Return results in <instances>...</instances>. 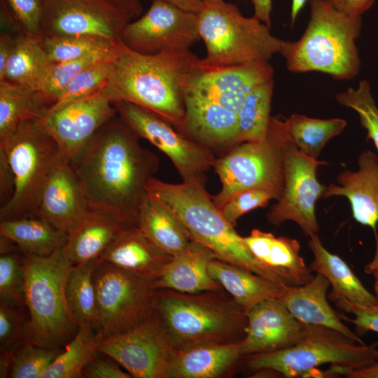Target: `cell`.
<instances>
[{
    "mask_svg": "<svg viewBox=\"0 0 378 378\" xmlns=\"http://www.w3.org/2000/svg\"><path fill=\"white\" fill-rule=\"evenodd\" d=\"M239 342H210L175 351L169 378H218L242 357Z\"/></svg>",
    "mask_w": 378,
    "mask_h": 378,
    "instance_id": "cell-26",
    "label": "cell"
},
{
    "mask_svg": "<svg viewBox=\"0 0 378 378\" xmlns=\"http://www.w3.org/2000/svg\"><path fill=\"white\" fill-rule=\"evenodd\" d=\"M73 265L62 248L48 256L24 254V301L29 316L24 325L25 340L56 348L76 335L79 326L65 293Z\"/></svg>",
    "mask_w": 378,
    "mask_h": 378,
    "instance_id": "cell-7",
    "label": "cell"
},
{
    "mask_svg": "<svg viewBox=\"0 0 378 378\" xmlns=\"http://www.w3.org/2000/svg\"><path fill=\"white\" fill-rule=\"evenodd\" d=\"M254 8V16L269 27L271 24L272 0H251Z\"/></svg>",
    "mask_w": 378,
    "mask_h": 378,
    "instance_id": "cell-54",
    "label": "cell"
},
{
    "mask_svg": "<svg viewBox=\"0 0 378 378\" xmlns=\"http://www.w3.org/2000/svg\"><path fill=\"white\" fill-rule=\"evenodd\" d=\"M113 6L126 13L132 20L136 19L142 13L140 0H108Z\"/></svg>",
    "mask_w": 378,
    "mask_h": 378,
    "instance_id": "cell-53",
    "label": "cell"
},
{
    "mask_svg": "<svg viewBox=\"0 0 378 378\" xmlns=\"http://www.w3.org/2000/svg\"><path fill=\"white\" fill-rule=\"evenodd\" d=\"M24 258L17 251L0 257L1 302L20 307L25 306Z\"/></svg>",
    "mask_w": 378,
    "mask_h": 378,
    "instance_id": "cell-43",
    "label": "cell"
},
{
    "mask_svg": "<svg viewBox=\"0 0 378 378\" xmlns=\"http://www.w3.org/2000/svg\"><path fill=\"white\" fill-rule=\"evenodd\" d=\"M272 199L276 200L275 196L266 190H246L230 199L220 210L227 220L234 226L241 216L253 209L266 206Z\"/></svg>",
    "mask_w": 378,
    "mask_h": 378,
    "instance_id": "cell-46",
    "label": "cell"
},
{
    "mask_svg": "<svg viewBox=\"0 0 378 378\" xmlns=\"http://www.w3.org/2000/svg\"><path fill=\"white\" fill-rule=\"evenodd\" d=\"M289 139L281 115L271 116L265 136L259 141L236 144L214 164L221 189L212 197L220 209L240 192L262 189L277 200L285 183L284 151Z\"/></svg>",
    "mask_w": 378,
    "mask_h": 378,
    "instance_id": "cell-10",
    "label": "cell"
},
{
    "mask_svg": "<svg viewBox=\"0 0 378 378\" xmlns=\"http://www.w3.org/2000/svg\"><path fill=\"white\" fill-rule=\"evenodd\" d=\"M273 75L269 62L214 66L200 59L185 84V115L177 130L211 150H230L237 144V116L246 94Z\"/></svg>",
    "mask_w": 378,
    "mask_h": 378,
    "instance_id": "cell-2",
    "label": "cell"
},
{
    "mask_svg": "<svg viewBox=\"0 0 378 378\" xmlns=\"http://www.w3.org/2000/svg\"><path fill=\"white\" fill-rule=\"evenodd\" d=\"M14 175L4 152L0 150L1 206L8 202L14 192Z\"/></svg>",
    "mask_w": 378,
    "mask_h": 378,
    "instance_id": "cell-49",
    "label": "cell"
},
{
    "mask_svg": "<svg viewBox=\"0 0 378 378\" xmlns=\"http://www.w3.org/2000/svg\"><path fill=\"white\" fill-rule=\"evenodd\" d=\"M329 286L328 279L316 273L303 285H285L279 300L302 323L333 329L364 344L360 336L342 322L340 314L330 306L327 295Z\"/></svg>",
    "mask_w": 378,
    "mask_h": 378,
    "instance_id": "cell-22",
    "label": "cell"
},
{
    "mask_svg": "<svg viewBox=\"0 0 378 378\" xmlns=\"http://www.w3.org/2000/svg\"><path fill=\"white\" fill-rule=\"evenodd\" d=\"M88 210L85 194L73 165L62 155L43 184L35 216L68 234Z\"/></svg>",
    "mask_w": 378,
    "mask_h": 378,
    "instance_id": "cell-20",
    "label": "cell"
},
{
    "mask_svg": "<svg viewBox=\"0 0 378 378\" xmlns=\"http://www.w3.org/2000/svg\"><path fill=\"white\" fill-rule=\"evenodd\" d=\"M14 175V192L0 209L1 221L35 216L43 184L62 155L39 119L22 123L0 141Z\"/></svg>",
    "mask_w": 378,
    "mask_h": 378,
    "instance_id": "cell-11",
    "label": "cell"
},
{
    "mask_svg": "<svg viewBox=\"0 0 378 378\" xmlns=\"http://www.w3.org/2000/svg\"><path fill=\"white\" fill-rule=\"evenodd\" d=\"M125 226L107 215L88 210L68 233L63 252L73 265L97 260Z\"/></svg>",
    "mask_w": 378,
    "mask_h": 378,
    "instance_id": "cell-27",
    "label": "cell"
},
{
    "mask_svg": "<svg viewBox=\"0 0 378 378\" xmlns=\"http://www.w3.org/2000/svg\"><path fill=\"white\" fill-rule=\"evenodd\" d=\"M98 259L74 265L67 278L66 298L79 327L93 322L96 306L93 272Z\"/></svg>",
    "mask_w": 378,
    "mask_h": 378,
    "instance_id": "cell-37",
    "label": "cell"
},
{
    "mask_svg": "<svg viewBox=\"0 0 378 378\" xmlns=\"http://www.w3.org/2000/svg\"><path fill=\"white\" fill-rule=\"evenodd\" d=\"M338 10L350 15H362L375 0H326Z\"/></svg>",
    "mask_w": 378,
    "mask_h": 378,
    "instance_id": "cell-50",
    "label": "cell"
},
{
    "mask_svg": "<svg viewBox=\"0 0 378 378\" xmlns=\"http://www.w3.org/2000/svg\"><path fill=\"white\" fill-rule=\"evenodd\" d=\"M162 1L174 5L186 11L198 13L202 8L203 0H152Z\"/></svg>",
    "mask_w": 378,
    "mask_h": 378,
    "instance_id": "cell-55",
    "label": "cell"
},
{
    "mask_svg": "<svg viewBox=\"0 0 378 378\" xmlns=\"http://www.w3.org/2000/svg\"><path fill=\"white\" fill-rule=\"evenodd\" d=\"M337 374L348 378H378V358L370 365L360 368L337 369Z\"/></svg>",
    "mask_w": 378,
    "mask_h": 378,
    "instance_id": "cell-52",
    "label": "cell"
},
{
    "mask_svg": "<svg viewBox=\"0 0 378 378\" xmlns=\"http://www.w3.org/2000/svg\"><path fill=\"white\" fill-rule=\"evenodd\" d=\"M41 38L43 47L52 63L77 59L96 52L113 51L120 43L90 35Z\"/></svg>",
    "mask_w": 378,
    "mask_h": 378,
    "instance_id": "cell-38",
    "label": "cell"
},
{
    "mask_svg": "<svg viewBox=\"0 0 378 378\" xmlns=\"http://www.w3.org/2000/svg\"><path fill=\"white\" fill-rule=\"evenodd\" d=\"M132 20L108 0H42L40 36L90 35L122 42Z\"/></svg>",
    "mask_w": 378,
    "mask_h": 378,
    "instance_id": "cell-17",
    "label": "cell"
},
{
    "mask_svg": "<svg viewBox=\"0 0 378 378\" xmlns=\"http://www.w3.org/2000/svg\"><path fill=\"white\" fill-rule=\"evenodd\" d=\"M139 139L117 115L102 126L71 162L88 210L128 226H137L148 195L146 184L160 166L158 158L143 148Z\"/></svg>",
    "mask_w": 378,
    "mask_h": 378,
    "instance_id": "cell-1",
    "label": "cell"
},
{
    "mask_svg": "<svg viewBox=\"0 0 378 378\" xmlns=\"http://www.w3.org/2000/svg\"><path fill=\"white\" fill-rule=\"evenodd\" d=\"M115 52L111 57L94 63L76 75L48 111L102 92L111 71Z\"/></svg>",
    "mask_w": 378,
    "mask_h": 378,
    "instance_id": "cell-40",
    "label": "cell"
},
{
    "mask_svg": "<svg viewBox=\"0 0 378 378\" xmlns=\"http://www.w3.org/2000/svg\"><path fill=\"white\" fill-rule=\"evenodd\" d=\"M307 1V0H292L290 8L291 25H293L295 22L299 13L303 8Z\"/></svg>",
    "mask_w": 378,
    "mask_h": 378,
    "instance_id": "cell-57",
    "label": "cell"
},
{
    "mask_svg": "<svg viewBox=\"0 0 378 378\" xmlns=\"http://www.w3.org/2000/svg\"><path fill=\"white\" fill-rule=\"evenodd\" d=\"M223 290H155L154 312L175 351L204 343L241 341L246 311Z\"/></svg>",
    "mask_w": 378,
    "mask_h": 378,
    "instance_id": "cell-4",
    "label": "cell"
},
{
    "mask_svg": "<svg viewBox=\"0 0 378 378\" xmlns=\"http://www.w3.org/2000/svg\"><path fill=\"white\" fill-rule=\"evenodd\" d=\"M172 258L155 246L137 226L125 225L99 259L155 281Z\"/></svg>",
    "mask_w": 378,
    "mask_h": 378,
    "instance_id": "cell-23",
    "label": "cell"
},
{
    "mask_svg": "<svg viewBox=\"0 0 378 378\" xmlns=\"http://www.w3.org/2000/svg\"><path fill=\"white\" fill-rule=\"evenodd\" d=\"M20 35L1 31L0 34V80H2L8 60Z\"/></svg>",
    "mask_w": 378,
    "mask_h": 378,
    "instance_id": "cell-51",
    "label": "cell"
},
{
    "mask_svg": "<svg viewBox=\"0 0 378 378\" xmlns=\"http://www.w3.org/2000/svg\"><path fill=\"white\" fill-rule=\"evenodd\" d=\"M97 349L135 378H169L175 353L155 312L136 327L101 340Z\"/></svg>",
    "mask_w": 378,
    "mask_h": 378,
    "instance_id": "cell-16",
    "label": "cell"
},
{
    "mask_svg": "<svg viewBox=\"0 0 378 378\" xmlns=\"http://www.w3.org/2000/svg\"><path fill=\"white\" fill-rule=\"evenodd\" d=\"M51 63L40 36L20 35L0 82L39 90Z\"/></svg>",
    "mask_w": 378,
    "mask_h": 378,
    "instance_id": "cell-33",
    "label": "cell"
},
{
    "mask_svg": "<svg viewBox=\"0 0 378 378\" xmlns=\"http://www.w3.org/2000/svg\"><path fill=\"white\" fill-rule=\"evenodd\" d=\"M62 351L61 347H45L24 340L11 351H6L8 377L41 378Z\"/></svg>",
    "mask_w": 378,
    "mask_h": 378,
    "instance_id": "cell-39",
    "label": "cell"
},
{
    "mask_svg": "<svg viewBox=\"0 0 378 378\" xmlns=\"http://www.w3.org/2000/svg\"><path fill=\"white\" fill-rule=\"evenodd\" d=\"M201 40L197 13L162 1H153L148 11L125 27L122 43L143 54L178 52Z\"/></svg>",
    "mask_w": 378,
    "mask_h": 378,
    "instance_id": "cell-15",
    "label": "cell"
},
{
    "mask_svg": "<svg viewBox=\"0 0 378 378\" xmlns=\"http://www.w3.org/2000/svg\"><path fill=\"white\" fill-rule=\"evenodd\" d=\"M117 115L113 103L99 92L50 111L39 120L63 156L72 162L99 129Z\"/></svg>",
    "mask_w": 378,
    "mask_h": 378,
    "instance_id": "cell-18",
    "label": "cell"
},
{
    "mask_svg": "<svg viewBox=\"0 0 378 378\" xmlns=\"http://www.w3.org/2000/svg\"><path fill=\"white\" fill-rule=\"evenodd\" d=\"M328 298L337 307L354 316V318H349L340 314L342 319L355 326L356 333L360 337L368 331L378 333V305L367 306L354 303L332 290Z\"/></svg>",
    "mask_w": 378,
    "mask_h": 378,
    "instance_id": "cell-45",
    "label": "cell"
},
{
    "mask_svg": "<svg viewBox=\"0 0 378 378\" xmlns=\"http://www.w3.org/2000/svg\"><path fill=\"white\" fill-rule=\"evenodd\" d=\"M246 357L248 368L255 372L307 377L321 375L317 368L323 365L344 370L370 365L378 358V342L361 344L333 329L304 324V335L295 344Z\"/></svg>",
    "mask_w": 378,
    "mask_h": 378,
    "instance_id": "cell-9",
    "label": "cell"
},
{
    "mask_svg": "<svg viewBox=\"0 0 378 378\" xmlns=\"http://www.w3.org/2000/svg\"><path fill=\"white\" fill-rule=\"evenodd\" d=\"M115 360L97 358V355L85 366L83 377L88 378H130L129 372L121 369Z\"/></svg>",
    "mask_w": 378,
    "mask_h": 378,
    "instance_id": "cell-48",
    "label": "cell"
},
{
    "mask_svg": "<svg viewBox=\"0 0 378 378\" xmlns=\"http://www.w3.org/2000/svg\"><path fill=\"white\" fill-rule=\"evenodd\" d=\"M51 106L38 89L0 82V141L24 122L42 118Z\"/></svg>",
    "mask_w": 378,
    "mask_h": 378,
    "instance_id": "cell-31",
    "label": "cell"
},
{
    "mask_svg": "<svg viewBox=\"0 0 378 378\" xmlns=\"http://www.w3.org/2000/svg\"><path fill=\"white\" fill-rule=\"evenodd\" d=\"M243 242L262 265L279 275L288 285H303L314 276L301 256L299 242L287 237L253 229Z\"/></svg>",
    "mask_w": 378,
    "mask_h": 378,
    "instance_id": "cell-24",
    "label": "cell"
},
{
    "mask_svg": "<svg viewBox=\"0 0 378 378\" xmlns=\"http://www.w3.org/2000/svg\"><path fill=\"white\" fill-rule=\"evenodd\" d=\"M208 270L211 277L246 311L264 300L279 299L286 285L218 258L210 261Z\"/></svg>",
    "mask_w": 378,
    "mask_h": 378,
    "instance_id": "cell-29",
    "label": "cell"
},
{
    "mask_svg": "<svg viewBox=\"0 0 378 378\" xmlns=\"http://www.w3.org/2000/svg\"><path fill=\"white\" fill-rule=\"evenodd\" d=\"M200 59L190 50L148 55L119 43L102 93L160 115L178 130L185 115L183 89Z\"/></svg>",
    "mask_w": 378,
    "mask_h": 378,
    "instance_id": "cell-3",
    "label": "cell"
},
{
    "mask_svg": "<svg viewBox=\"0 0 378 378\" xmlns=\"http://www.w3.org/2000/svg\"><path fill=\"white\" fill-rule=\"evenodd\" d=\"M342 118L320 119L301 114H292L285 118L287 134L305 155L317 159L326 144L339 135L346 127Z\"/></svg>",
    "mask_w": 378,
    "mask_h": 378,
    "instance_id": "cell-34",
    "label": "cell"
},
{
    "mask_svg": "<svg viewBox=\"0 0 378 378\" xmlns=\"http://www.w3.org/2000/svg\"><path fill=\"white\" fill-rule=\"evenodd\" d=\"M137 227L155 246L172 256L185 252L195 241L182 220L148 192L140 209Z\"/></svg>",
    "mask_w": 378,
    "mask_h": 378,
    "instance_id": "cell-28",
    "label": "cell"
},
{
    "mask_svg": "<svg viewBox=\"0 0 378 378\" xmlns=\"http://www.w3.org/2000/svg\"><path fill=\"white\" fill-rule=\"evenodd\" d=\"M197 27L206 46L200 61L207 66L269 62L284 42L271 34L268 25L254 15L244 16L236 5L224 0H203Z\"/></svg>",
    "mask_w": 378,
    "mask_h": 378,
    "instance_id": "cell-8",
    "label": "cell"
},
{
    "mask_svg": "<svg viewBox=\"0 0 378 378\" xmlns=\"http://www.w3.org/2000/svg\"><path fill=\"white\" fill-rule=\"evenodd\" d=\"M335 99L358 113L360 124L367 132V139L372 141L378 150V106L370 82L360 80L356 88H349L337 93Z\"/></svg>",
    "mask_w": 378,
    "mask_h": 378,
    "instance_id": "cell-42",
    "label": "cell"
},
{
    "mask_svg": "<svg viewBox=\"0 0 378 378\" xmlns=\"http://www.w3.org/2000/svg\"><path fill=\"white\" fill-rule=\"evenodd\" d=\"M247 325L239 342L242 356L284 349L298 343L304 324L278 298L264 300L246 311Z\"/></svg>",
    "mask_w": 378,
    "mask_h": 378,
    "instance_id": "cell-19",
    "label": "cell"
},
{
    "mask_svg": "<svg viewBox=\"0 0 378 378\" xmlns=\"http://www.w3.org/2000/svg\"><path fill=\"white\" fill-rule=\"evenodd\" d=\"M20 307L0 303L1 351H9L25 340L24 319Z\"/></svg>",
    "mask_w": 378,
    "mask_h": 378,
    "instance_id": "cell-47",
    "label": "cell"
},
{
    "mask_svg": "<svg viewBox=\"0 0 378 378\" xmlns=\"http://www.w3.org/2000/svg\"><path fill=\"white\" fill-rule=\"evenodd\" d=\"M99 338L92 325L80 326L74 337L41 374V378H79L99 351Z\"/></svg>",
    "mask_w": 378,
    "mask_h": 378,
    "instance_id": "cell-36",
    "label": "cell"
},
{
    "mask_svg": "<svg viewBox=\"0 0 378 378\" xmlns=\"http://www.w3.org/2000/svg\"><path fill=\"white\" fill-rule=\"evenodd\" d=\"M0 235L15 242L23 254L34 256L52 254L68 239L67 234L37 216L1 221Z\"/></svg>",
    "mask_w": 378,
    "mask_h": 378,
    "instance_id": "cell-32",
    "label": "cell"
},
{
    "mask_svg": "<svg viewBox=\"0 0 378 378\" xmlns=\"http://www.w3.org/2000/svg\"><path fill=\"white\" fill-rule=\"evenodd\" d=\"M365 270L374 278V289L378 302V240H376V251L372 260L366 266Z\"/></svg>",
    "mask_w": 378,
    "mask_h": 378,
    "instance_id": "cell-56",
    "label": "cell"
},
{
    "mask_svg": "<svg viewBox=\"0 0 378 378\" xmlns=\"http://www.w3.org/2000/svg\"><path fill=\"white\" fill-rule=\"evenodd\" d=\"M21 34L40 36L42 0H0Z\"/></svg>",
    "mask_w": 378,
    "mask_h": 378,
    "instance_id": "cell-44",
    "label": "cell"
},
{
    "mask_svg": "<svg viewBox=\"0 0 378 378\" xmlns=\"http://www.w3.org/2000/svg\"><path fill=\"white\" fill-rule=\"evenodd\" d=\"M146 190L172 210L186 225L193 239L211 249L216 258L286 284L249 252L242 237L214 204L204 183L183 181L174 184L152 177Z\"/></svg>",
    "mask_w": 378,
    "mask_h": 378,
    "instance_id": "cell-6",
    "label": "cell"
},
{
    "mask_svg": "<svg viewBox=\"0 0 378 378\" xmlns=\"http://www.w3.org/2000/svg\"><path fill=\"white\" fill-rule=\"evenodd\" d=\"M274 89L269 78L253 87L246 94L238 113L236 144L255 141L266 134Z\"/></svg>",
    "mask_w": 378,
    "mask_h": 378,
    "instance_id": "cell-35",
    "label": "cell"
},
{
    "mask_svg": "<svg viewBox=\"0 0 378 378\" xmlns=\"http://www.w3.org/2000/svg\"><path fill=\"white\" fill-rule=\"evenodd\" d=\"M358 166L356 171L341 172L337 177V184L326 186L322 197H346L354 219L372 228L376 238L378 237V157L372 150H365L358 156Z\"/></svg>",
    "mask_w": 378,
    "mask_h": 378,
    "instance_id": "cell-21",
    "label": "cell"
},
{
    "mask_svg": "<svg viewBox=\"0 0 378 378\" xmlns=\"http://www.w3.org/2000/svg\"><path fill=\"white\" fill-rule=\"evenodd\" d=\"M115 49L93 53L77 59L51 63L41 83L39 90L52 105L76 75L94 63L111 57Z\"/></svg>",
    "mask_w": 378,
    "mask_h": 378,
    "instance_id": "cell-41",
    "label": "cell"
},
{
    "mask_svg": "<svg viewBox=\"0 0 378 378\" xmlns=\"http://www.w3.org/2000/svg\"><path fill=\"white\" fill-rule=\"evenodd\" d=\"M216 258L206 246L194 241L185 252L172 256L160 276L153 281L155 289L197 293L223 289L210 275V261Z\"/></svg>",
    "mask_w": 378,
    "mask_h": 378,
    "instance_id": "cell-25",
    "label": "cell"
},
{
    "mask_svg": "<svg viewBox=\"0 0 378 378\" xmlns=\"http://www.w3.org/2000/svg\"><path fill=\"white\" fill-rule=\"evenodd\" d=\"M308 246L314 256L309 268L326 277L332 286V290L354 303L378 305L375 295L364 286L348 264L324 247L318 234L309 237Z\"/></svg>",
    "mask_w": 378,
    "mask_h": 378,
    "instance_id": "cell-30",
    "label": "cell"
},
{
    "mask_svg": "<svg viewBox=\"0 0 378 378\" xmlns=\"http://www.w3.org/2000/svg\"><path fill=\"white\" fill-rule=\"evenodd\" d=\"M325 164L301 153L289 138L284 151V188L267 214L270 223L278 225L291 220L307 237L318 234L315 205L322 197L326 186L317 180L316 170L320 164Z\"/></svg>",
    "mask_w": 378,
    "mask_h": 378,
    "instance_id": "cell-14",
    "label": "cell"
},
{
    "mask_svg": "<svg viewBox=\"0 0 378 378\" xmlns=\"http://www.w3.org/2000/svg\"><path fill=\"white\" fill-rule=\"evenodd\" d=\"M118 115L138 136L167 155L183 182L206 183L205 173L214 167L212 150L184 135L169 121L135 104L112 102Z\"/></svg>",
    "mask_w": 378,
    "mask_h": 378,
    "instance_id": "cell-13",
    "label": "cell"
},
{
    "mask_svg": "<svg viewBox=\"0 0 378 378\" xmlns=\"http://www.w3.org/2000/svg\"><path fill=\"white\" fill-rule=\"evenodd\" d=\"M310 18L298 40L284 41L280 54L293 73L318 71L337 80H349L360 71L356 40L361 15L345 14L326 0H310Z\"/></svg>",
    "mask_w": 378,
    "mask_h": 378,
    "instance_id": "cell-5",
    "label": "cell"
},
{
    "mask_svg": "<svg viewBox=\"0 0 378 378\" xmlns=\"http://www.w3.org/2000/svg\"><path fill=\"white\" fill-rule=\"evenodd\" d=\"M93 281L96 306L92 325L100 340L127 331L153 314L156 289L153 280L99 258Z\"/></svg>",
    "mask_w": 378,
    "mask_h": 378,
    "instance_id": "cell-12",
    "label": "cell"
}]
</instances>
